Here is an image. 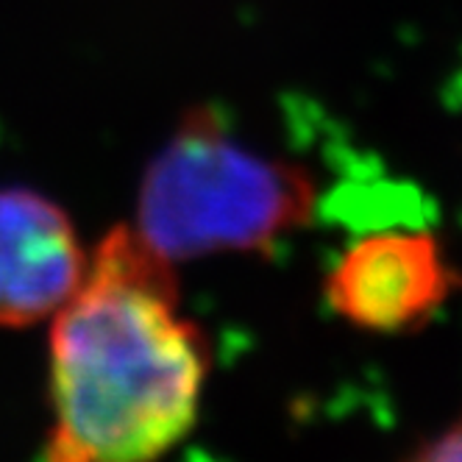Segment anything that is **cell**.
Wrapping results in <instances>:
<instances>
[{"instance_id":"cell-1","label":"cell","mask_w":462,"mask_h":462,"mask_svg":"<svg viewBox=\"0 0 462 462\" xmlns=\"http://www.w3.org/2000/svg\"><path fill=\"white\" fill-rule=\"evenodd\" d=\"M48 457L140 462L195 426L209 348L181 315L173 262L134 226L97 243L51 328Z\"/></svg>"},{"instance_id":"cell-2","label":"cell","mask_w":462,"mask_h":462,"mask_svg":"<svg viewBox=\"0 0 462 462\" xmlns=\"http://www.w3.org/2000/svg\"><path fill=\"white\" fill-rule=\"evenodd\" d=\"M315 187L295 164L256 153L198 109L151 162L137 231L173 265L215 251H256L301 226Z\"/></svg>"},{"instance_id":"cell-3","label":"cell","mask_w":462,"mask_h":462,"mask_svg":"<svg viewBox=\"0 0 462 462\" xmlns=\"http://www.w3.org/2000/svg\"><path fill=\"white\" fill-rule=\"evenodd\" d=\"M457 276L435 235L423 228H379L354 240L326 273V304L354 328L407 332L432 318Z\"/></svg>"},{"instance_id":"cell-4","label":"cell","mask_w":462,"mask_h":462,"mask_svg":"<svg viewBox=\"0 0 462 462\" xmlns=\"http://www.w3.org/2000/svg\"><path fill=\"white\" fill-rule=\"evenodd\" d=\"M87 265L73 220L56 201L25 187L0 189V326L53 318L73 299Z\"/></svg>"},{"instance_id":"cell-5","label":"cell","mask_w":462,"mask_h":462,"mask_svg":"<svg viewBox=\"0 0 462 462\" xmlns=\"http://www.w3.org/2000/svg\"><path fill=\"white\" fill-rule=\"evenodd\" d=\"M412 457L426 462H462V418L446 426L432 440H426Z\"/></svg>"}]
</instances>
